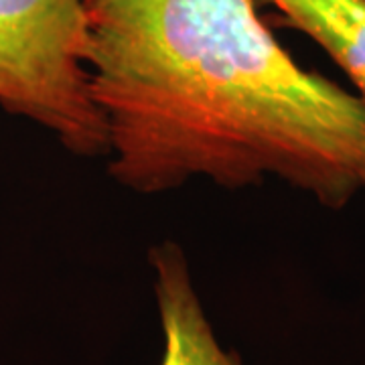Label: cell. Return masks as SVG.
<instances>
[{
    "instance_id": "6da1fadb",
    "label": "cell",
    "mask_w": 365,
    "mask_h": 365,
    "mask_svg": "<svg viewBox=\"0 0 365 365\" xmlns=\"http://www.w3.org/2000/svg\"><path fill=\"white\" fill-rule=\"evenodd\" d=\"M256 0H83L108 175L140 195L278 179L341 209L365 193V106L300 67Z\"/></svg>"
},
{
    "instance_id": "3957f363",
    "label": "cell",
    "mask_w": 365,
    "mask_h": 365,
    "mask_svg": "<svg viewBox=\"0 0 365 365\" xmlns=\"http://www.w3.org/2000/svg\"><path fill=\"white\" fill-rule=\"evenodd\" d=\"M150 266L165 337L160 365H244L215 339L185 252L175 242H163L150 250Z\"/></svg>"
},
{
    "instance_id": "277c9868",
    "label": "cell",
    "mask_w": 365,
    "mask_h": 365,
    "mask_svg": "<svg viewBox=\"0 0 365 365\" xmlns=\"http://www.w3.org/2000/svg\"><path fill=\"white\" fill-rule=\"evenodd\" d=\"M304 33L347 73L365 106V0H256Z\"/></svg>"
},
{
    "instance_id": "7a4b0ae2",
    "label": "cell",
    "mask_w": 365,
    "mask_h": 365,
    "mask_svg": "<svg viewBox=\"0 0 365 365\" xmlns=\"http://www.w3.org/2000/svg\"><path fill=\"white\" fill-rule=\"evenodd\" d=\"M0 108L71 155H106L86 67L83 0H0Z\"/></svg>"
}]
</instances>
